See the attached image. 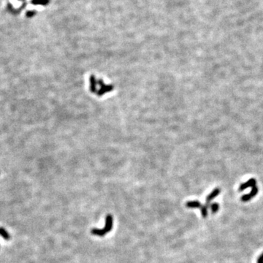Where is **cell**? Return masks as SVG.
Here are the masks:
<instances>
[{
    "label": "cell",
    "instance_id": "9c48e42d",
    "mask_svg": "<svg viewBox=\"0 0 263 263\" xmlns=\"http://www.w3.org/2000/svg\"><path fill=\"white\" fill-rule=\"evenodd\" d=\"M31 3L34 4H46L48 3V0H31Z\"/></svg>",
    "mask_w": 263,
    "mask_h": 263
},
{
    "label": "cell",
    "instance_id": "8fae6325",
    "mask_svg": "<svg viewBox=\"0 0 263 263\" xmlns=\"http://www.w3.org/2000/svg\"><path fill=\"white\" fill-rule=\"evenodd\" d=\"M257 262V263H263V257H262V256L260 255L259 257H258Z\"/></svg>",
    "mask_w": 263,
    "mask_h": 263
},
{
    "label": "cell",
    "instance_id": "8992f818",
    "mask_svg": "<svg viewBox=\"0 0 263 263\" xmlns=\"http://www.w3.org/2000/svg\"><path fill=\"white\" fill-rule=\"evenodd\" d=\"M0 235L4 238L5 241H9L10 239V235L9 232L4 227H0Z\"/></svg>",
    "mask_w": 263,
    "mask_h": 263
},
{
    "label": "cell",
    "instance_id": "52a82bcc",
    "mask_svg": "<svg viewBox=\"0 0 263 263\" xmlns=\"http://www.w3.org/2000/svg\"><path fill=\"white\" fill-rule=\"evenodd\" d=\"M210 208H211V212H212V213H216L218 212V211H219V203H211V205H210Z\"/></svg>",
    "mask_w": 263,
    "mask_h": 263
},
{
    "label": "cell",
    "instance_id": "7a4b0ae2",
    "mask_svg": "<svg viewBox=\"0 0 263 263\" xmlns=\"http://www.w3.org/2000/svg\"><path fill=\"white\" fill-rule=\"evenodd\" d=\"M258 191H259V188H258L257 186H254V187H253L252 188H251V191L249 193V194H244V195H243L242 197H241V201L242 202H248V201L251 200L252 199L253 197H255L256 195L257 194Z\"/></svg>",
    "mask_w": 263,
    "mask_h": 263
},
{
    "label": "cell",
    "instance_id": "6da1fadb",
    "mask_svg": "<svg viewBox=\"0 0 263 263\" xmlns=\"http://www.w3.org/2000/svg\"><path fill=\"white\" fill-rule=\"evenodd\" d=\"M113 216L110 214H107L105 218V224L102 229H98V228H93L91 230V233L93 235L99 236V237H103L107 233L110 232L113 229Z\"/></svg>",
    "mask_w": 263,
    "mask_h": 263
},
{
    "label": "cell",
    "instance_id": "7c38bea8",
    "mask_svg": "<svg viewBox=\"0 0 263 263\" xmlns=\"http://www.w3.org/2000/svg\"><path fill=\"white\" fill-rule=\"evenodd\" d=\"M261 256H262V257H263V253H262V254H261Z\"/></svg>",
    "mask_w": 263,
    "mask_h": 263
},
{
    "label": "cell",
    "instance_id": "277c9868",
    "mask_svg": "<svg viewBox=\"0 0 263 263\" xmlns=\"http://www.w3.org/2000/svg\"><path fill=\"white\" fill-rule=\"evenodd\" d=\"M219 194H220V188H215L214 189H213V191H211V192L210 193V194H208V196H207L206 205H208V206H210L211 201H212L215 197H217Z\"/></svg>",
    "mask_w": 263,
    "mask_h": 263
},
{
    "label": "cell",
    "instance_id": "3957f363",
    "mask_svg": "<svg viewBox=\"0 0 263 263\" xmlns=\"http://www.w3.org/2000/svg\"><path fill=\"white\" fill-rule=\"evenodd\" d=\"M256 184H257V181H256V180L254 179V178H251V179H249V181L245 182V183H242V184L240 186L239 191H243L244 190H245L246 188H249V187L253 188V187H254V186H256Z\"/></svg>",
    "mask_w": 263,
    "mask_h": 263
},
{
    "label": "cell",
    "instance_id": "5b68a950",
    "mask_svg": "<svg viewBox=\"0 0 263 263\" xmlns=\"http://www.w3.org/2000/svg\"><path fill=\"white\" fill-rule=\"evenodd\" d=\"M186 206L188 208H201L202 204L199 201H188L186 203Z\"/></svg>",
    "mask_w": 263,
    "mask_h": 263
},
{
    "label": "cell",
    "instance_id": "30bf717a",
    "mask_svg": "<svg viewBox=\"0 0 263 263\" xmlns=\"http://www.w3.org/2000/svg\"><path fill=\"white\" fill-rule=\"evenodd\" d=\"M34 14H35V12H34V11H28V12L26 13V16L29 18H30V17H32V16H34Z\"/></svg>",
    "mask_w": 263,
    "mask_h": 263
},
{
    "label": "cell",
    "instance_id": "ba28073f",
    "mask_svg": "<svg viewBox=\"0 0 263 263\" xmlns=\"http://www.w3.org/2000/svg\"><path fill=\"white\" fill-rule=\"evenodd\" d=\"M208 207H210L208 205H204V206H202L201 208V214L203 216V218H206L208 216Z\"/></svg>",
    "mask_w": 263,
    "mask_h": 263
}]
</instances>
